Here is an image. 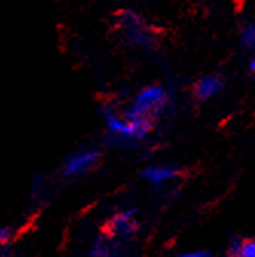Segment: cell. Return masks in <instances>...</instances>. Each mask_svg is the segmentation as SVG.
I'll return each mask as SVG.
<instances>
[{"instance_id":"52a82bcc","label":"cell","mask_w":255,"mask_h":257,"mask_svg":"<svg viewBox=\"0 0 255 257\" xmlns=\"http://www.w3.org/2000/svg\"><path fill=\"white\" fill-rule=\"evenodd\" d=\"M225 89V77L221 74H206L193 84V95L199 101H208Z\"/></svg>"},{"instance_id":"7a4b0ae2","label":"cell","mask_w":255,"mask_h":257,"mask_svg":"<svg viewBox=\"0 0 255 257\" xmlns=\"http://www.w3.org/2000/svg\"><path fill=\"white\" fill-rule=\"evenodd\" d=\"M173 103L171 90L164 84H147L139 89L130 104L124 110L130 116L153 121L156 124L170 109Z\"/></svg>"},{"instance_id":"30bf717a","label":"cell","mask_w":255,"mask_h":257,"mask_svg":"<svg viewBox=\"0 0 255 257\" xmlns=\"http://www.w3.org/2000/svg\"><path fill=\"white\" fill-rule=\"evenodd\" d=\"M14 240V230L8 225H0V246H8Z\"/></svg>"},{"instance_id":"9c48e42d","label":"cell","mask_w":255,"mask_h":257,"mask_svg":"<svg viewBox=\"0 0 255 257\" xmlns=\"http://www.w3.org/2000/svg\"><path fill=\"white\" fill-rule=\"evenodd\" d=\"M237 257H255V237H247V239L240 237Z\"/></svg>"},{"instance_id":"7c38bea8","label":"cell","mask_w":255,"mask_h":257,"mask_svg":"<svg viewBox=\"0 0 255 257\" xmlns=\"http://www.w3.org/2000/svg\"><path fill=\"white\" fill-rule=\"evenodd\" d=\"M249 72L252 77H255V57L250 58V61H249Z\"/></svg>"},{"instance_id":"5b68a950","label":"cell","mask_w":255,"mask_h":257,"mask_svg":"<svg viewBox=\"0 0 255 257\" xmlns=\"http://www.w3.org/2000/svg\"><path fill=\"white\" fill-rule=\"evenodd\" d=\"M138 231L136 211L133 208H125L112 216L109 222V237L116 240H130Z\"/></svg>"},{"instance_id":"3957f363","label":"cell","mask_w":255,"mask_h":257,"mask_svg":"<svg viewBox=\"0 0 255 257\" xmlns=\"http://www.w3.org/2000/svg\"><path fill=\"white\" fill-rule=\"evenodd\" d=\"M116 28L122 39L139 49H151L154 45V32L138 13L124 10L116 17Z\"/></svg>"},{"instance_id":"ba28073f","label":"cell","mask_w":255,"mask_h":257,"mask_svg":"<svg viewBox=\"0 0 255 257\" xmlns=\"http://www.w3.org/2000/svg\"><path fill=\"white\" fill-rule=\"evenodd\" d=\"M240 45L249 52H255V22H249L241 28Z\"/></svg>"},{"instance_id":"6da1fadb","label":"cell","mask_w":255,"mask_h":257,"mask_svg":"<svg viewBox=\"0 0 255 257\" xmlns=\"http://www.w3.org/2000/svg\"><path fill=\"white\" fill-rule=\"evenodd\" d=\"M100 116L104 122L112 146L121 149L136 147L151 135L156 127L153 121L130 116L125 110H119L112 104L101 106Z\"/></svg>"},{"instance_id":"277c9868","label":"cell","mask_w":255,"mask_h":257,"mask_svg":"<svg viewBox=\"0 0 255 257\" xmlns=\"http://www.w3.org/2000/svg\"><path fill=\"white\" fill-rule=\"evenodd\" d=\"M101 163V150L93 146H84L71 152L61 164V176L66 179H81L90 175Z\"/></svg>"},{"instance_id":"8fae6325","label":"cell","mask_w":255,"mask_h":257,"mask_svg":"<svg viewBox=\"0 0 255 257\" xmlns=\"http://www.w3.org/2000/svg\"><path fill=\"white\" fill-rule=\"evenodd\" d=\"M180 255H183V257H211L212 252H209V251H189V252H183Z\"/></svg>"},{"instance_id":"8992f818","label":"cell","mask_w":255,"mask_h":257,"mask_svg":"<svg viewBox=\"0 0 255 257\" xmlns=\"http://www.w3.org/2000/svg\"><path fill=\"white\" fill-rule=\"evenodd\" d=\"M182 175L180 169L174 166H164V164H157V166H147L141 172V179H144L148 185L157 188V187H164L176 179H179Z\"/></svg>"}]
</instances>
